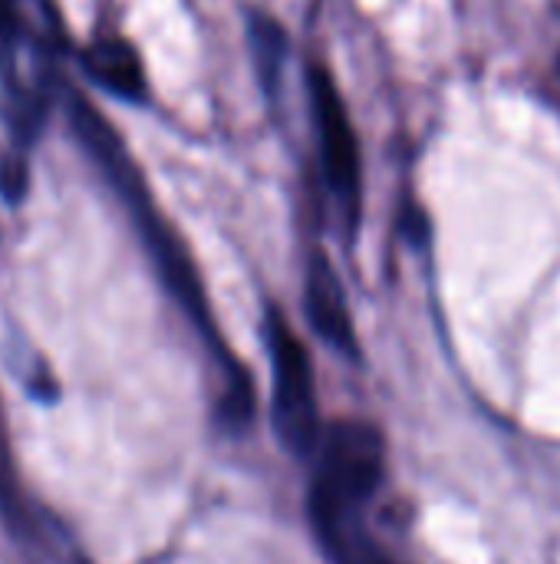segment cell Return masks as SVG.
Returning <instances> with one entry per match:
<instances>
[{
	"label": "cell",
	"mask_w": 560,
	"mask_h": 564,
	"mask_svg": "<svg viewBox=\"0 0 560 564\" xmlns=\"http://www.w3.org/2000/svg\"><path fill=\"white\" fill-rule=\"evenodd\" d=\"M314 459L310 519L327 558L333 564H393L370 525V506L386 469L380 430L340 420L323 430Z\"/></svg>",
	"instance_id": "cell-1"
},
{
	"label": "cell",
	"mask_w": 560,
	"mask_h": 564,
	"mask_svg": "<svg viewBox=\"0 0 560 564\" xmlns=\"http://www.w3.org/2000/svg\"><path fill=\"white\" fill-rule=\"evenodd\" d=\"M267 350H271V423L281 446L294 459H314L323 426L314 387V367L304 340L290 330L281 311L267 314Z\"/></svg>",
	"instance_id": "cell-2"
},
{
	"label": "cell",
	"mask_w": 560,
	"mask_h": 564,
	"mask_svg": "<svg viewBox=\"0 0 560 564\" xmlns=\"http://www.w3.org/2000/svg\"><path fill=\"white\" fill-rule=\"evenodd\" d=\"M307 89H310V116H314V129H317L320 165H323L327 185H330L333 198L340 202L347 221L353 225L360 218L363 165H360V139H356L350 109H347L343 93L337 89L333 76L317 63L310 66Z\"/></svg>",
	"instance_id": "cell-3"
},
{
	"label": "cell",
	"mask_w": 560,
	"mask_h": 564,
	"mask_svg": "<svg viewBox=\"0 0 560 564\" xmlns=\"http://www.w3.org/2000/svg\"><path fill=\"white\" fill-rule=\"evenodd\" d=\"M307 317H310L314 330L330 347H337L347 357L356 354L353 321H350V307H347V291H343V284L337 278V268L330 264V258L323 251L310 254V268H307Z\"/></svg>",
	"instance_id": "cell-4"
},
{
	"label": "cell",
	"mask_w": 560,
	"mask_h": 564,
	"mask_svg": "<svg viewBox=\"0 0 560 564\" xmlns=\"http://www.w3.org/2000/svg\"><path fill=\"white\" fill-rule=\"evenodd\" d=\"M83 66H86L89 79L99 83L106 93L129 99V102L145 99V69H142L139 53L125 40H119V36L96 40L83 53Z\"/></svg>",
	"instance_id": "cell-5"
},
{
	"label": "cell",
	"mask_w": 560,
	"mask_h": 564,
	"mask_svg": "<svg viewBox=\"0 0 560 564\" xmlns=\"http://www.w3.org/2000/svg\"><path fill=\"white\" fill-rule=\"evenodd\" d=\"M251 46H254V59L261 66V76L274 86L281 76V63L287 56V36L277 26V20L254 13L251 17Z\"/></svg>",
	"instance_id": "cell-6"
},
{
	"label": "cell",
	"mask_w": 560,
	"mask_h": 564,
	"mask_svg": "<svg viewBox=\"0 0 560 564\" xmlns=\"http://www.w3.org/2000/svg\"><path fill=\"white\" fill-rule=\"evenodd\" d=\"M30 188V165L20 149L0 152V195L7 205H20Z\"/></svg>",
	"instance_id": "cell-7"
}]
</instances>
